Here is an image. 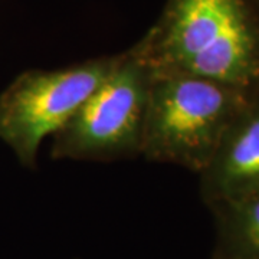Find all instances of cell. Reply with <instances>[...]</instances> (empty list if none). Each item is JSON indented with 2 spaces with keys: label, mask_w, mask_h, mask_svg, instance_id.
<instances>
[{
  "label": "cell",
  "mask_w": 259,
  "mask_h": 259,
  "mask_svg": "<svg viewBox=\"0 0 259 259\" xmlns=\"http://www.w3.org/2000/svg\"><path fill=\"white\" fill-rule=\"evenodd\" d=\"M250 2H252V5H253V6L256 8V10L259 12V0H250Z\"/></svg>",
  "instance_id": "obj_7"
},
{
  "label": "cell",
  "mask_w": 259,
  "mask_h": 259,
  "mask_svg": "<svg viewBox=\"0 0 259 259\" xmlns=\"http://www.w3.org/2000/svg\"><path fill=\"white\" fill-rule=\"evenodd\" d=\"M258 192L259 87L250 93L200 173V194L209 207Z\"/></svg>",
  "instance_id": "obj_5"
},
{
  "label": "cell",
  "mask_w": 259,
  "mask_h": 259,
  "mask_svg": "<svg viewBox=\"0 0 259 259\" xmlns=\"http://www.w3.org/2000/svg\"><path fill=\"white\" fill-rule=\"evenodd\" d=\"M209 209L216 225L212 259H259V192Z\"/></svg>",
  "instance_id": "obj_6"
},
{
  "label": "cell",
  "mask_w": 259,
  "mask_h": 259,
  "mask_svg": "<svg viewBox=\"0 0 259 259\" xmlns=\"http://www.w3.org/2000/svg\"><path fill=\"white\" fill-rule=\"evenodd\" d=\"M139 42L153 72L259 87V12L250 0H167Z\"/></svg>",
  "instance_id": "obj_1"
},
{
  "label": "cell",
  "mask_w": 259,
  "mask_h": 259,
  "mask_svg": "<svg viewBox=\"0 0 259 259\" xmlns=\"http://www.w3.org/2000/svg\"><path fill=\"white\" fill-rule=\"evenodd\" d=\"M151 68L140 42L115 55L101 83L52 137L55 160L110 161L140 156Z\"/></svg>",
  "instance_id": "obj_3"
},
{
  "label": "cell",
  "mask_w": 259,
  "mask_h": 259,
  "mask_svg": "<svg viewBox=\"0 0 259 259\" xmlns=\"http://www.w3.org/2000/svg\"><path fill=\"white\" fill-rule=\"evenodd\" d=\"M252 91L151 71L140 156L200 175Z\"/></svg>",
  "instance_id": "obj_2"
},
{
  "label": "cell",
  "mask_w": 259,
  "mask_h": 259,
  "mask_svg": "<svg viewBox=\"0 0 259 259\" xmlns=\"http://www.w3.org/2000/svg\"><path fill=\"white\" fill-rule=\"evenodd\" d=\"M114 61L115 55L101 56L58 69L25 71L2 93L0 140L23 166L35 167L42 141L74 117Z\"/></svg>",
  "instance_id": "obj_4"
}]
</instances>
